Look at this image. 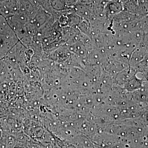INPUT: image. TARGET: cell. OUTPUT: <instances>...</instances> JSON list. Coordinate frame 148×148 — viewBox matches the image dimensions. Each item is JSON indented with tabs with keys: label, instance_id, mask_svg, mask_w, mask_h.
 <instances>
[{
	"label": "cell",
	"instance_id": "1",
	"mask_svg": "<svg viewBox=\"0 0 148 148\" xmlns=\"http://www.w3.org/2000/svg\"><path fill=\"white\" fill-rule=\"evenodd\" d=\"M73 11L82 19L89 22L95 20L92 4L82 3L78 2L72 8Z\"/></svg>",
	"mask_w": 148,
	"mask_h": 148
},
{
	"label": "cell",
	"instance_id": "2",
	"mask_svg": "<svg viewBox=\"0 0 148 148\" xmlns=\"http://www.w3.org/2000/svg\"><path fill=\"white\" fill-rule=\"evenodd\" d=\"M107 16L110 18L111 16L118 14L123 11V2L120 0H112L107 3L105 8Z\"/></svg>",
	"mask_w": 148,
	"mask_h": 148
},
{
	"label": "cell",
	"instance_id": "3",
	"mask_svg": "<svg viewBox=\"0 0 148 148\" xmlns=\"http://www.w3.org/2000/svg\"><path fill=\"white\" fill-rule=\"evenodd\" d=\"M94 0H78L79 2L82 3L87 4H92L94 2Z\"/></svg>",
	"mask_w": 148,
	"mask_h": 148
}]
</instances>
